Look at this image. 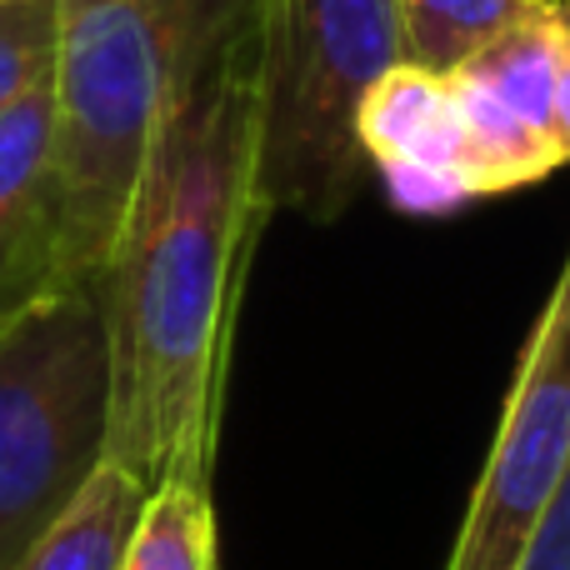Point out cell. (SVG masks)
Listing matches in <instances>:
<instances>
[{
  "instance_id": "obj_9",
  "label": "cell",
  "mask_w": 570,
  "mask_h": 570,
  "mask_svg": "<svg viewBox=\"0 0 570 570\" xmlns=\"http://www.w3.org/2000/svg\"><path fill=\"white\" fill-rule=\"evenodd\" d=\"M146 501L150 485L106 455L10 570H120Z\"/></svg>"
},
{
  "instance_id": "obj_14",
  "label": "cell",
  "mask_w": 570,
  "mask_h": 570,
  "mask_svg": "<svg viewBox=\"0 0 570 570\" xmlns=\"http://www.w3.org/2000/svg\"><path fill=\"white\" fill-rule=\"evenodd\" d=\"M551 10V46H556V140L570 166V0H546Z\"/></svg>"
},
{
  "instance_id": "obj_13",
  "label": "cell",
  "mask_w": 570,
  "mask_h": 570,
  "mask_svg": "<svg viewBox=\"0 0 570 570\" xmlns=\"http://www.w3.org/2000/svg\"><path fill=\"white\" fill-rule=\"evenodd\" d=\"M511 570H570V461L561 471V485L546 501L541 521H535L525 551L515 556Z\"/></svg>"
},
{
  "instance_id": "obj_6",
  "label": "cell",
  "mask_w": 570,
  "mask_h": 570,
  "mask_svg": "<svg viewBox=\"0 0 570 570\" xmlns=\"http://www.w3.org/2000/svg\"><path fill=\"white\" fill-rule=\"evenodd\" d=\"M445 76L471 146L475 196H505L566 166L556 140V46L546 0Z\"/></svg>"
},
{
  "instance_id": "obj_4",
  "label": "cell",
  "mask_w": 570,
  "mask_h": 570,
  "mask_svg": "<svg viewBox=\"0 0 570 570\" xmlns=\"http://www.w3.org/2000/svg\"><path fill=\"white\" fill-rule=\"evenodd\" d=\"M110 341L96 281H56L0 311V570L106 461Z\"/></svg>"
},
{
  "instance_id": "obj_3",
  "label": "cell",
  "mask_w": 570,
  "mask_h": 570,
  "mask_svg": "<svg viewBox=\"0 0 570 570\" xmlns=\"http://www.w3.org/2000/svg\"><path fill=\"white\" fill-rule=\"evenodd\" d=\"M405 60L395 0H256L261 196L271 216L331 226L371 180L355 116Z\"/></svg>"
},
{
  "instance_id": "obj_12",
  "label": "cell",
  "mask_w": 570,
  "mask_h": 570,
  "mask_svg": "<svg viewBox=\"0 0 570 570\" xmlns=\"http://www.w3.org/2000/svg\"><path fill=\"white\" fill-rule=\"evenodd\" d=\"M56 70V0H0V110Z\"/></svg>"
},
{
  "instance_id": "obj_10",
  "label": "cell",
  "mask_w": 570,
  "mask_h": 570,
  "mask_svg": "<svg viewBox=\"0 0 570 570\" xmlns=\"http://www.w3.org/2000/svg\"><path fill=\"white\" fill-rule=\"evenodd\" d=\"M120 570H220L210 485H160V491H150Z\"/></svg>"
},
{
  "instance_id": "obj_8",
  "label": "cell",
  "mask_w": 570,
  "mask_h": 570,
  "mask_svg": "<svg viewBox=\"0 0 570 570\" xmlns=\"http://www.w3.org/2000/svg\"><path fill=\"white\" fill-rule=\"evenodd\" d=\"M50 80L0 110V311L50 285Z\"/></svg>"
},
{
  "instance_id": "obj_7",
  "label": "cell",
  "mask_w": 570,
  "mask_h": 570,
  "mask_svg": "<svg viewBox=\"0 0 570 570\" xmlns=\"http://www.w3.org/2000/svg\"><path fill=\"white\" fill-rule=\"evenodd\" d=\"M355 136H361L371 176H381L391 200L411 216H441L465 200H481L445 70L415 66V60L391 66L365 90Z\"/></svg>"
},
{
  "instance_id": "obj_5",
  "label": "cell",
  "mask_w": 570,
  "mask_h": 570,
  "mask_svg": "<svg viewBox=\"0 0 570 570\" xmlns=\"http://www.w3.org/2000/svg\"><path fill=\"white\" fill-rule=\"evenodd\" d=\"M570 461V246L515 361L445 570H511Z\"/></svg>"
},
{
  "instance_id": "obj_1",
  "label": "cell",
  "mask_w": 570,
  "mask_h": 570,
  "mask_svg": "<svg viewBox=\"0 0 570 570\" xmlns=\"http://www.w3.org/2000/svg\"><path fill=\"white\" fill-rule=\"evenodd\" d=\"M261 196L256 20L180 86L100 271L110 341L106 455L150 491L210 485Z\"/></svg>"
},
{
  "instance_id": "obj_11",
  "label": "cell",
  "mask_w": 570,
  "mask_h": 570,
  "mask_svg": "<svg viewBox=\"0 0 570 570\" xmlns=\"http://www.w3.org/2000/svg\"><path fill=\"white\" fill-rule=\"evenodd\" d=\"M531 6L535 0H395L405 60L451 70L491 36H501L511 20H521Z\"/></svg>"
},
{
  "instance_id": "obj_2",
  "label": "cell",
  "mask_w": 570,
  "mask_h": 570,
  "mask_svg": "<svg viewBox=\"0 0 570 570\" xmlns=\"http://www.w3.org/2000/svg\"><path fill=\"white\" fill-rule=\"evenodd\" d=\"M256 0H56L50 285L100 281L166 106Z\"/></svg>"
}]
</instances>
